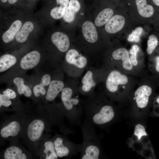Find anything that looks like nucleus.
<instances>
[{"instance_id":"f03ea898","label":"nucleus","mask_w":159,"mask_h":159,"mask_svg":"<svg viewBox=\"0 0 159 159\" xmlns=\"http://www.w3.org/2000/svg\"><path fill=\"white\" fill-rule=\"evenodd\" d=\"M137 77L128 75L117 69L110 72L105 82L107 89L110 92L123 96L132 93L139 80Z\"/></svg>"},{"instance_id":"a19ab883","label":"nucleus","mask_w":159,"mask_h":159,"mask_svg":"<svg viewBox=\"0 0 159 159\" xmlns=\"http://www.w3.org/2000/svg\"><path fill=\"white\" fill-rule=\"evenodd\" d=\"M33 0L35 1V0Z\"/></svg>"},{"instance_id":"6ab92c4d","label":"nucleus","mask_w":159,"mask_h":159,"mask_svg":"<svg viewBox=\"0 0 159 159\" xmlns=\"http://www.w3.org/2000/svg\"><path fill=\"white\" fill-rule=\"evenodd\" d=\"M5 159H26L27 157L22 150L18 147L12 146L7 148L4 153Z\"/></svg>"},{"instance_id":"c9c22d12","label":"nucleus","mask_w":159,"mask_h":159,"mask_svg":"<svg viewBox=\"0 0 159 159\" xmlns=\"http://www.w3.org/2000/svg\"><path fill=\"white\" fill-rule=\"evenodd\" d=\"M56 1L57 5L62 4L67 6L69 1V0H56Z\"/></svg>"},{"instance_id":"7ed1b4c3","label":"nucleus","mask_w":159,"mask_h":159,"mask_svg":"<svg viewBox=\"0 0 159 159\" xmlns=\"http://www.w3.org/2000/svg\"><path fill=\"white\" fill-rule=\"evenodd\" d=\"M84 114L85 116V121L94 126L100 127L110 123L115 116L114 107L109 104L86 107Z\"/></svg>"},{"instance_id":"0eeeda50","label":"nucleus","mask_w":159,"mask_h":159,"mask_svg":"<svg viewBox=\"0 0 159 159\" xmlns=\"http://www.w3.org/2000/svg\"><path fill=\"white\" fill-rule=\"evenodd\" d=\"M129 51L130 59L132 66L138 77H140L146 74L144 71L145 62L143 58L139 56L140 49L138 45L135 44L132 46Z\"/></svg>"},{"instance_id":"4c0bfd02","label":"nucleus","mask_w":159,"mask_h":159,"mask_svg":"<svg viewBox=\"0 0 159 159\" xmlns=\"http://www.w3.org/2000/svg\"><path fill=\"white\" fill-rule=\"evenodd\" d=\"M17 0H8V2L10 4H13L15 3Z\"/></svg>"},{"instance_id":"a878e982","label":"nucleus","mask_w":159,"mask_h":159,"mask_svg":"<svg viewBox=\"0 0 159 159\" xmlns=\"http://www.w3.org/2000/svg\"><path fill=\"white\" fill-rule=\"evenodd\" d=\"M158 44V40L155 35H150L147 41V52L148 54H152Z\"/></svg>"},{"instance_id":"4468645a","label":"nucleus","mask_w":159,"mask_h":159,"mask_svg":"<svg viewBox=\"0 0 159 159\" xmlns=\"http://www.w3.org/2000/svg\"><path fill=\"white\" fill-rule=\"evenodd\" d=\"M64 87V83L61 81L53 80L51 81L47 91L46 100L48 101L53 100L58 94L62 91Z\"/></svg>"},{"instance_id":"473e14b6","label":"nucleus","mask_w":159,"mask_h":159,"mask_svg":"<svg viewBox=\"0 0 159 159\" xmlns=\"http://www.w3.org/2000/svg\"><path fill=\"white\" fill-rule=\"evenodd\" d=\"M3 94L10 99H13L16 98V94L13 90L7 88L3 91Z\"/></svg>"},{"instance_id":"ddd939ff","label":"nucleus","mask_w":159,"mask_h":159,"mask_svg":"<svg viewBox=\"0 0 159 159\" xmlns=\"http://www.w3.org/2000/svg\"><path fill=\"white\" fill-rule=\"evenodd\" d=\"M83 35L85 39L89 42L93 43L98 39V34L94 24L90 21L85 22L82 26Z\"/></svg>"},{"instance_id":"9d476101","label":"nucleus","mask_w":159,"mask_h":159,"mask_svg":"<svg viewBox=\"0 0 159 159\" xmlns=\"http://www.w3.org/2000/svg\"><path fill=\"white\" fill-rule=\"evenodd\" d=\"M125 24L124 17L120 15L112 16L105 24V29L108 33L114 34L120 31Z\"/></svg>"},{"instance_id":"72a5a7b5","label":"nucleus","mask_w":159,"mask_h":159,"mask_svg":"<svg viewBox=\"0 0 159 159\" xmlns=\"http://www.w3.org/2000/svg\"><path fill=\"white\" fill-rule=\"evenodd\" d=\"M22 94L27 97H29L32 95V91L31 89L26 85L25 88L23 90Z\"/></svg>"},{"instance_id":"412c9836","label":"nucleus","mask_w":159,"mask_h":159,"mask_svg":"<svg viewBox=\"0 0 159 159\" xmlns=\"http://www.w3.org/2000/svg\"><path fill=\"white\" fill-rule=\"evenodd\" d=\"M114 14L113 10L110 8L105 9L101 11L96 17L95 25L97 26H101L108 21Z\"/></svg>"},{"instance_id":"c756f323","label":"nucleus","mask_w":159,"mask_h":159,"mask_svg":"<svg viewBox=\"0 0 159 159\" xmlns=\"http://www.w3.org/2000/svg\"><path fill=\"white\" fill-rule=\"evenodd\" d=\"M75 13L67 6L63 16L64 21L68 23L73 22L75 19Z\"/></svg>"},{"instance_id":"f8f14e48","label":"nucleus","mask_w":159,"mask_h":159,"mask_svg":"<svg viewBox=\"0 0 159 159\" xmlns=\"http://www.w3.org/2000/svg\"><path fill=\"white\" fill-rule=\"evenodd\" d=\"M79 56V53L77 50L71 49L67 52L65 59L69 64H74L79 68H83L86 65L87 59L84 56Z\"/></svg>"},{"instance_id":"393cba45","label":"nucleus","mask_w":159,"mask_h":159,"mask_svg":"<svg viewBox=\"0 0 159 159\" xmlns=\"http://www.w3.org/2000/svg\"><path fill=\"white\" fill-rule=\"evenodd\" d=\"M59 5V6L53 8L50 11L51 16L55 19H59L63 17L67 7V6L62 4Z\"/></svg>"},{"instance_id":"dca6fc26","label":"nucleus","mask_w":159,"mask_h":159,"mask_svg":"<svg viewBox=\"0 0 159 159\" xmlns=\"http://www.w3.org/2000/svg\"><path fill=\"white\" fill-rule=\"evenodd\" d=\"M22 25V23L19 20H16L14 21L9 29L3 34L2 38L3 42L7 43L12 41Z\"/></svg>"},{"instance_id":"423d86ee","label":"nucleus","mask_w":159,"mask_h":159,"mask_svg":"<svg viewBox=\"0 0 159 159\" xmlns=\"http://www.w3.org/2000/svg\"><path fill=\"white\" fill-rule=\"evenodd\" d=\"M113 58L117 62V69L126 74L138 77L130 58L129 51L121 47L115 50L112 54Z\"/></svg>"},{"instance_id":"b1692460","label":"nucleus","mask_w":159,"mask_h":159,"mask_svg":"<svg viewBox=\"0 0 159 159\" xmlns=\"http://www.w3.org/2000/svg\"><path fill=\"white\" fill-rule=\"evenodd\" d=\"M44 152L46 155V159H57L58 158L54 148L53 141L51 140L46 142L44 144Z\"/></svg>"},{"instance_id":"cd10ccee","label":"nucleus","mask_w":159,"mask_h":159,"mask_svg":"<svg viewBox=\"0 0 159 159\" xmlns=\"http://www.w3.org/2000/svg\"><path fill=\"white\" fill-rule=\"evenodd\" d=\"M13 82L17 88L18 94L20 95L22 94L23 90L26 85L24 84V79L21 77H17L14 79Z\"/></svg>"},{"instance_id":"5701e85b","label":"nucleus","mask_w":159,"mask_h":159,"mask_svg":"<svg viewBox=\"0 0 159 159\" xmlns=\"http://www.w3.org/2000/svg\"><path fill=\"white\" fill-rule=\"evenodd\" d=\"M83 84L82 89L86 92H89L92 87L96 85L95 82L93 79L92 73L90 71H88L85 75L82 80Z\"/></svg>"},{"instance_id":"c85d7f7f","label":"nucleus","mask_w":159,"mask_h":159,"mask_svg":"<svg viewBox=\"0 0 159 159\" xmlns=\"http://www.w3.org/2000/svg\"><path fill=\"white\" fill-rule=\"evenodd\" d=\"M134 134L137 137L138 140H140L142 137L146 136L148 135L145 127L140 124L136 125L134 131Z\"/></svg>"},{"instance_id":"7c9ffc66","label":"nucleus","mask_w":159,"mask_h":159,"mask_svg":"<svg viewBox=\"0 0 159 159\" xmlns=\"http://www.w3.org/2000/svg\"><path fill=\"white\" fill-rule=\"evenodd\" d=\"M67 6L70 9L76 13L79 11L80 5L77 0H70Z\"/></svg>"},{"instance_id":"1a4fd4ad","label":"nucleus","mask_w":159,"mask_h":159,"mask_svg":"<svg viewBox=\"0 0 159 159\" xmlns=\"http://www.w3.org/2000/svg\"><path fill=\"white\" fill-rule=\"evenodd\" d=\"M41 55L38 51L34 50L28 53L21 59L19 64L21 68L24 70L34 68L39 63Z\"/></svg>"},{"instance_id":"a211bd4d","label":"nucleus","mask_w":159,"mask_h":159,"mask_svg":"<svg viewBox=\"0 0 159 159\" xmlns=\"http://www.w3.org/2000/svg\"><path fill=\"white\" fill-rule=\"evenodd\" d=\"M34 28V25L31 22L28 21L25 23L15 36L16 41L21 43L25 42Z\"/></svg>"},{"instance_id":"58836bf2","label":"nucleus","mask_w":159,"mask_h":159,"mask_svg":"<svg viewBox=\"0 0 159 159\" xmlns=\"http://www.w3.org/2000/svg\"><path fill=\"white\" fill-rule=\"evenodd\" d=\"M156 101L157 103H159V97L156 99Z\"/></svg>"},{"instance_id":"f704fd0d","label":"nucleus","mask_w":159,"mask_h":159,"mask_svg":"<svg viewBox=\"0 0 159 159\" xmlns=\"http://www.w3.org/2000/svg\"><path fill=\"white\" fill-rule=\"evenodd\" d=\"M155 69L158 72H159V56L156 57L155 58Z\"/></svg>"},{"instance_id":"4be33fe9","label":"nucleus","mask_w":159,"mask_h":159,"mask_svg":"<svg viewBox=\"0 0 159 159\" xmlns=\"http://www.w3.org/2000/svg\"><path fill=\"white\" fill-rule=\"evenodd\" d=\"M16 59L14 56L6 54L0 57V72H2L7 70L14 65L16 62Z\"/></svg>"},{"instance_id":"2eb2a0df","label":"nucleus","mask_w":159,"mask_h":159,"mask_svg":"<svg viewBox=\"0 0 159 159\" xmlns=\"http://www.w3.org/2000/svg\"><path fill=\"white\" fill-rule=\"evenodd\" d=\"M20 127L19 122L16 121H11L1 128L0 131L1 135L4 138L10 136H16L19 133Z\"/></svg>"},{"instance_id":"20e7f679","label":"nucleus","mask_w":159,"mask_h":159,"mask_svg":"<svg viewBox=\"0 0 159 159\" xmlns=\"http://www.w3.org/2000/svg\"><path fill=\"white\" fill-rule=\"evenodd\" d=\"M73 91L69 87H65L62 91L61 99L65 110V114L68 120L71 121H76L81 116L82 110L77 107L79 100L72 97Z\"/></svg>"},{"instance_id":"ea45409f","label":"nucleus","mask_w":159,"mask_h":159,"mask_svg":"<svg viewBox=\"0 0 159 159\" xmlns=\"http://www.w3.org/2000/svg\"><path fill=\"white\" fill-rule=\"evenodd\" d=\"M8 0H1V1L4 2V3H5Z\"/></svg>"},{"instance_id":"e433bc0d","label":"nucleus","mask_w":159,"mask_h":159,"mask_svg":"<svg viewBox=\"0 0 159 159\" xmlns=\"http://www.w3.org/2000/svg\"><path fill=\"white\" fill-rule=\"evenodd\" d=\"M154 3L157 6L159 7V0H152Z\"/></svg>"},{"instance_id":"9b49d317","label":"nucleus","mask_w":159,"mask_h":159,"mask_svg":"<svg viewBox=\"0 0 159 159\" xmlns=\"http://www.w3.org/2000/svg\"><path fill=\"white\" fill-rule=\"evenodd\" d=\"M51 39L53 44L61 52H65L69 48V39L66 34L63 33L59 32H54L52 35Z\"/></svg>"},{"instance_id":"bb28decb","label":"nucleus","mask_w":159,"mask_h":159,"mask_svg":"<svg viewBox=\"0 0 159 159\" xmlns=\"http://www.w3.org/2000/svg\"><path fill=\"white\" fill-rule=\"evenodd\" d=\"M143 32V29L141 27H137L129 35L127 39V41L130 42H138L140 40V36Z\"/></svg>"},{"instance_id":"6e6552de","label":"nucleus","mask_w":159,"mask_h":159,"mask_svg":"<svg viewBox=\"0 0 159 159\" xmlns=\"http://www.w3.org/2000/svg\"><path fill=\"white\" fill-rule=\"evenodd\" d=\"M45 127V124L42 120L35 119L29 125L27 134L29 139L31 141L38 140L40 138Z\"/></svg>"},{"instance_id":"39448f33","label":"nucleus","mask_w":159,"mask_h":159,"mask_svg":"<svg viewBox=\"0 0 159 159\" xmlns=\"http://www.w3.org/2000/svg\"><path fill=\"white\" fill-rule=\"evenodd\" d=\"M133 90V99L137 106L140 109L145 108L148 105L153 89L150 85L146 74L140 77Z\"/></svg>"},{"instance_id":"f3484780","label":"nucleus","mask_w":159,"mask_h":159,"mask_svg":"<svg viewBox=\"0 0 159 159\" xmlns=\"http://www.w3.org/2000/svg\"><path fill=\"white\" fill-rule=\"evenodd\" d=\"M136 4L139 14L144 18H149L154 14V9L151 5L148 4L146 0H136Z\"/></svg>"},{"instance_id":"2f4dec72","label":"nucleus","mask_w":159,"mask_h":159,"mask_svg":"<svg viewBox=\"0 0 159 159\" xmlns=\"http://www.w3.org/2000/svg\"><path fill=\"white\" fill-rule=\"evenodd\" d=\"M12 103L10 99L8 98L3 94H0V107L3 106L5 107H8Z\"/></svg>"},{"instance_id":"aec40b11","label":"nucleus","mask_w":159,"mask_h":159,"mask_svg":"<svg viewBox=\"0 0 159 159\" xmlns=\"http://www.w3.org/2000/svg\"><path fill=\"white\" fill-rule=\"evenodd\" d=\"M50 82V75L48 74H44L42 77L40 83L33 87V92L35 96L38 97L40 94L43 95H45L47 92L44 87L49 85Z\"/></svg>"},{"instance_id":"f257e3e1","label":"nucleus","mask_w":159,"mask_h":159,"mask_svg":"<svg viewBox=\"0 0 159 159\" xmlns=\"http://www.w3.org/2000/svg\"><path fill=\"white\" fill-rule=\"evenodd\" d=\"M81 127L83 142L80 144L79 152L82 159L100 158L101 150L99 139L95 126L85 121Z\"/></svg>"}]
</instances>
